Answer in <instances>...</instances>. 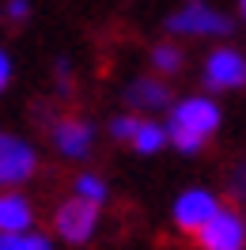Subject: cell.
<instances>
[{
    "instance_id": "cell-1",
    "label": "cell",
    "mask_w": 246,
    "mask_h": 250,
    "mask_svg": "<svg viewBox=\"0 0 246 250\" xmlns=\"http://www.w3.org/2000/svg\"><path fill=\"white\" fill-rule=\"evenodd\" d=\"M220 125V106L212 99H182L178 106L170 110V122H167V133H170V144L178 152H197L201 144L208 141Z\"/></svg>"
},
{
    "instance_id": "cell-2",
    "label": "cell",
    "mask_w": 246,
    "mask_h": 250,
    "mask_svg": "<svg viewBox=\"0 0 246 250\" xmlns=\"http://www.w3.org/2000/svg\"><path fill=\"white\" fill-rule=\"evenodd\" d=\"M201 250H243L246 247V224L239 212L231 208H220L205 228L197 231Z\"/></svg>"
},
{
    "instance_id": "cell-3",
    "label": "cell",
    "mask_w": 246,
    "mask_h": 250,
    "mask_svg": "<svg viewBox=\"0 0 246 250\" xmlns=\"http://www.w3.org/2000/svg\"><path fill=\"white\" fill-rule=\"evenodd\" d=\"M34 167H38V159H34L31 144H23L19 137L0 133V189L27 182V178L34 174Z\"/></svg>"
},
{
    "instance_id": "cell-4",
    "label": "cell",
    "mask_w": 246,
    "mask_h": 250,
    "mask_svg": "<svg viewBox=\"0 0 246 250\" xmlns=\"http://www.w3.org/2000/svg\"><path fill=\"white\" fill-rule=\"evenodd\" d=\"M53 224H57L61 239H68V243H87L95 235V224H99V205L72 197V201H64L61 208H57Z\"/></svg>"
},
{
    "instance_id": "cell-5",
    "label": "cell",
    "mask_w": 246,
    "mask_h": 250,
    "mask_svg": "<svg viewBox=\"0 0 246 250\" xmlns=\"http://www.w3.org/2000/svg\"><path fill=\"white\" fill-rule=\"evenodd\" d=\"M167 31L170 34H227L231 19L205 8V4H185L182 12H174L167 19Z\"/></svg>"
},
{
    "instance_id": "cell-6",
    "label": "cell",
    "mask_w": 246,
    "mask_h": 250,
    "mask_svg": "<svg viewBox=\"0 0 246 250\" xmlns=\"http://www.w3.org/2000/svg\"><path fill=\"white\" fill-rule=\"evenodd\" d=\"M205 83L212 91H227V87H243L246 83V57L235 49H212L205 61Z\"/></svg>"
},
{
    "instance_id": "cell-7",
    "label": "cell",
    "mask_w": 246,
    "mask_h": 250,
    "mask_svg": "<svg viewBox=\"0 0 246 250\" xmlns=\"http://www.w3.org/2000/svg\"><path fill=\"white\" fill-rule=\"evenodd\" d=\"M216 212H220V205H216V197L208 189H185L182 197L174 201V224H178L182 231H193V235H197Z\"/></svg>"
},
{
    "instance_id": "cell-8",
    "label": "cell",
    "mask_w": 246,
    "mask_h": 250,
    "mask_svg": "<svg viewBox=\"0 0 246 250\" xmlns=\"http://www.w3.org/2000/svg\"><path fill=\"white\" fill-rule=\"evenodd\" d=\"M91 141H95V133H91L87 122L64 118V122L53 125V148H57L61 156H68V159H83L91 152Z\"/></svg>"
},
{
    "instance_id": "cell-9",
    "label": "cell",
    "mask_w": 246,
    "mask_h": 250,
    "mask_svg": "<svg viewBox=\"0 0 246 250\" xmlns=\"http://www.w3.org/2000/svg\"><path fill=\"white\" fill-rule=\"evenodd\" d=\"M31 224H34L31 205L19 193H0V235H27Z\"/></svg>"
},
{
    "instance_id": "cell-10",
    "label": "cell",
    "mask_w": 246,
    "mask_h": 250,
    "mask_svg": "<svg viewBox=\"0 0 246 250\" xmlns=\"http://www.w3.org/2000/svg\"><path fill=\"white\" fill-rule=\"evenodd\" d=\"M125 99L137 110H163L170 103V91H167V83H159V80H137V83H129Z\"/></svg>"
},
{
    "instance_id": "cell-11",
    "label": "cell",
    "mask_w": 246,
    "mask_h": 250,
    "mask_svg": "<svg viewBox=\"0 0 246 250\" xmlns=\"http://www.w3.org/2000/svg\"><path fill=\"white\" fill-rule=\"evenodd\" d=\"M167 141H170V133L163 129V125H155V122H140L137 137H133V148H137V152H144V156H152V152H159V148H163Z\"/></svg>"
},
{
    "instance_id": "cell-12",
    "label": "cell",
    "mask_w": 246,
    "mask_h": 250,
    "mask_svg": "<svg viewBox=\"0 0 246 250\" xmlns=\"http://www.w3.org/2000/svg\"><path fill=\"white\" fill-rule=\"evenodd\" d=\"M76 197H80V201H91V205H102V201H106V186H102V178H95V174H80V178H76Z\"/></svg>"
},
{
    "instance_id": "cell-13",
    "label": "cell",
    "mask_w": 246,
    "mask_h": 250,
    "mask_svg": "<svg viewBox=\"0 0 246 250\" xmlns=\"http://www.w3.org/2000/svg\"><path fill=\"white\" fill-rule=\"evenodd\" d=\"M152 68L155 72H178L182 68V49H174V46H155L152 49Z\"/></svg>"
},
{
    "instance_id": "cell-14",
    "label": "cell",
    "mask_w": 246,
    "mask_h": 250,
    "mask_svg": "<svg viewBox=\"0 0 246 250\" xmlns=\"http://www.w3.org/2000/svg\"><path fill=\"white\" fill-rule=\"evenodd\" d=\"M137 129H140V122L133 118V114H122V118H114V122H110V133H114L118 141H133V137H137Z\"/></svg>"
},
{
    "instance_id": "cell-15",
    "label": "cell",
    "mask_w": 246,
    "mask_h": 250,
    "mask_svg": "<svg viewBox=\"0 0 246 250\" xmlns=\"http://www.w3.org/2000/svg\"><path fill=\"white\" fill-rule=\"evenodd\" d=\"M0 250H27V235H0Z\"/></svg>"
},
{
    "instance_id": "cell-16",
    "label": "cell",
    "mask_w": 246,
    "mask_h": 250,
    "mask_svg": "<svg viewBox=\"0 0 246 250\" xmlns=\"http://www.w3.org/2000/svg\"><path fill=\"white\" fill-rule=\"evenodd\" d=\"M27 250H53V243H49L46 235L31 231V235H27Z\"/></svg>"
},
{
    "instance_id": "cell-17",
    "label": "cell",
    "mask_w": 246,
    "mask_h": 250,
    "mask_svg": "<svg viewBox=\"0 0 246 250\" xmlns=\"http://www.w3.org/2000/svg\"><path fill=\"white\" fill-rule=\"evenodd\" d=\"M27 12H31L27 0H8V16H12V19H27Z\"/></svg>"
},
{
    "instance_id": "cell-18",
    "label": "cell",
    "mask_w": 246,
    "mask_h": 250,
    "mask_svg": "<svg viewBox=\"0 0 246 250\" xmlns=\"http://www.w3.org/2000/svg\"><path fill=\"white\" fill-rule=\"evenodd\" d=\"M8 76H12V61H8V53L0 49V91L8 87Z\"/></svg>"
},
{
    "instance_id": "cell-19",
    "label": "cell",
    "mask_w": 246,
    "mask_h": 250,
    "mask_svg": "<svg viewBox=\"0 0 246 250\" xmlns=\"http://www.w3.org/2000/svg\"><path fill=\"white\" fill-rule=\"evenodd\" d=\"M239 8H243V19H246V0H239Z\"/></svg>"
}]
</instances>
